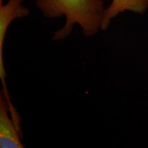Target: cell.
Masks as SVG:
<instances>
[{
    "mask_svg": "<svg viewBox=\"0 0 148 148\" xmlns=\"http://www.w3.org/2000/svg\"><path fill=\"white\" fill-rule=\"evenodd\" d=\"M36 4L46 17L66 16V24L54 33L53 40L69 36L73 25L78 23L85 36H92L101 28L104 12L102 0H36Z\"/></svg>",
    "mask_w": 148,
    "mask_h": 148,
    "instance_id": "obj_1",
    "label": "cell"
},
{
    "mask_svg": "<svg viewBox=\"0 0 148 148\" xmlns=\"http://www.w3.org/2000/svg\"><path fill=\"white\" fill-rule=\"evenodd\" d=\"M10 97L2 90L0 95V147L23 148L18 117Z\"/></svg>",
    "mask_w": 148,
    "mask_h": 148,
    "instance_id": "obj_2",
    "label": "cell"
},
{
    "mask_svg": "<svg viewBox=\"0 0 148 148\" xmlns=\"http://www.w3.org/2000/svg\"><path fill=\"white\" fill-rule=\"evenodd\" d=\"M148 8V0H112L108 8L104 10L101 29L106 30L110 20L120 12L125 10L135 13L143 14Z\"/></svg>",
    "mask_w": 148,
    "mask_h": 148,
    "instance_id": "obj_4",
    "label": "cell"
},
{
    "mask_svg": "<svg viewBox=\"0 0 148 148\" xmlns=\"http://www.w3.org/2000/svg\"><path fill=\"white\" fill-rule=\"evenodd\" d=\"M23 0H10L5 5L0 3V77L3 84V90H7L5 83V72L3 62V45L5 32L12 20L26 16L29 14L28 9L21 5Z\"/></svg>",
    "mask_w": 148,
    "mask_h": 148,
    "instance_id": "obj_3",
    "label": "cell"
}]
</instances>
